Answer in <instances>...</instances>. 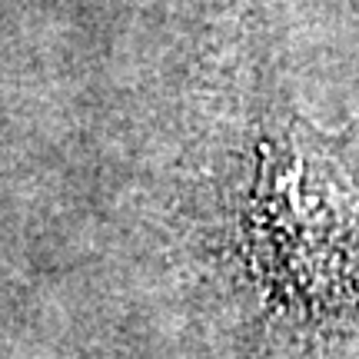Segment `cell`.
<instances>
[{
    "mask_svg": "<svg viewBox=\"0 0 359 359\" xmlns=\"http://www.w3.org/2000/svg\"><path fill=\"white\" fill-rule=\"evenodd\" d=\"M206 243L243 359H359V120L320 127L269 53L210 177Z\"/></svg>",
    "mask_w": 359,
    "mask_h": 359,
    "instance_id": "6da1fadb",
    "label": "cell"
}]
</instances>
